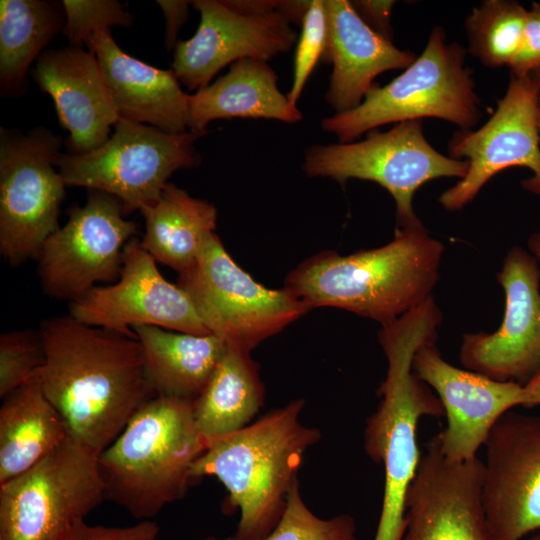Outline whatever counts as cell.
Masks as SVG:
<instances>
[{"instance_id": "6da1fadb", "label": "cell", "mask_w": 540, "mask_h": 540, "mask_svg": "<svg viewBox=\"0 0 540 540\" xmlns=\"http://www.w3.org/2000/svg\"><path fill=\"white\" fill-rule=\"evenodd\" d=\"M39 331L46 352L39 373L43 391L70 437L99 456L155 397L142 345L70 315L43 320Z\"/></svg>"}, {"instance_id": "7a4b0ae2", "label": "cell", "mask_w": 540, "mask_h": 540, "mask_svg": "<svg viewBox=\"0 0 540 540\" xmlns=\"http://www.w3.org/2000/svg\"><path fill=\"white\" fill-rule=\"evenodd\" d=\"M441 321V310L431 296L383 325L378 334L388 367L378 388L381 401L364 431L366 454L384 467L383 500L374 540H402L406 496L422 456L417 443L419 420L445 415L437 395L412 368L417 349L437 340Z\"/></svg>"}, {"instance_id": "3957f363", "label": "cell", "mask_w": 540, "mask_h": 540, "mask_svg": "<svg viewBox=\"0 0 540 540\" xmlns=\"http://www.w3.org/2000/svg\"><path fill=\"white\" fill-rule=\"evenodd\" d=\"M444 249L424 226L397 227L374 249L312 255L288 273L283 288L309 309L339 308L383 326L432 296Z\"/></svg>"}, {"instance_id": "277c9868", "label": "cell", "mask_w": 540, "mask_h": 540, "mask_svg": "<svg viewBox=\"0 0 540 540\" xmlns=\"http://www.w3.org/2000/svg\"><path fill=\"white\" fill-rule=\"evenodd\" d=\"M304 405L302 398L292 400L213 440L193 463V480L217 478L228 493L224 511H240L236 533L228 540H261L279 523L304 454L321 439L318 428L301 423Z\"/></svg>"}, {"instance_id": "5b68a950", "label": "cell", "mask_w": 540, "mask_h": 540, "mask_svg": "<svg viewBox=\"0 0 540 540\" xmlns=\"http://www.w3.org/2000/svg\"><path fill=\"white\" fill-rule=\"evenodd\" d=\"M193 402L155 396L98 456L105 500L141 521L185 497L193 463L207 449Z\"/></svg>"}, {"instance_id": "8992f818", "label": "cell", "mask_w": 540, "mask_h": 540, "mask_svg": "<svg viewBox=\"0 0 540 540\" xmlns=\"http://www.w3.org/2000/svg\"><path fill=\"white\" fill-rule=\"evenodd\" d=\"M465 56L460 44L447 43L444 30L435 27L421 55L402 74L384 86L374 85L353 110L324 117L323 130L338 143H350L381 125L422 118L471 129L481 118L480 98Z\"/></svg>"}, {"instance_id": "52a82bcc", "label": "cell", "mask_w": 540, "mask_h": 540, "mask_svg": "<svg viewBox=\"0 0 540 540\" xmlns=\"http://www.w3.org/2000/svg\"><path fill=\"white\" fill-rule=\"evenodd\" d=\"M467 160L445 156L427 141L421 120L397 123L362 141L314 145L305 150L303 170L309 177L372 181L386 189L396 205L399 228L424 226L413 209V197L425 183L441 177L462 179Z\"/></svg>"}, {"instance_id": "ba28073f", "label": "cell", "mask_w": 540, "mask_h": 540, "mask_svg": "<svg viewBox=\"0 0 540 540\" xmlns=\"http://www.w3.org/2000/svg\"><path fill=\"white\" fill-rule=\"evenodd\" d=\"M110 137L82 154L61 153L57 168L67 186L85 187L116 197L125 212L153 205L180 169L200 163L193 131L167 133L120 118Z\"/></svg>"}, {"instance_id": "9c48e42d", "label": "cell", "mask_w": 540, "mask_h": 540, "mask_svg": "<svg viewBox=\"0 0 540 540\" xmlns=\"http://www.w3.org/2000/svg\"><path fill=\"white\" fill-rule=\"evenodd\" d=\"M177 284L211 334L247 352L310 310L285 288L257 282L235 262L216 233L209 236L193 266L178 273Z\"/></svg>"}, {"instance_id": "30bf717a", "label": "cell", "mask_w": 540, "mask_h": 540, "mask_svg": "<svg viewBox=\"0 0 540 540\" xmlns=\"http://www.w3.org/2000/svg\"><path fill=\"white\" fill-rule=\"evenodd\" d=\"M103 500L98 455L69 436L33 467L0 484V540H55Z\"/></svg>"}, {"instance_id": "8fae6325", "label": "cell", "mask_w": 540, "mask_h": 540, "mask_svg": "<svg viewBox=\"0 0 540 540\" xmlns=\"http://www.w3.org/2000/svg\"><path fill=\"white\" fill-rule=\"evenodd\" d=\"M61 144L45 128L28 135L1 128L0 252L11 266L37 259L59 228L67 186L56 169Z\"/></svg>"}, {"instance_id": "7c38bea8", "label": "cell", "mask_w": 540, "mask_h": 540, "mask_svg": "<svg viewBox=\"0 0 540 540\" xmlns=\"http://www.w3.org/2000/svg\"><path fill=\"white\" fill-rule=\"evenodd\" d=\"M279 0H196V33L178 41L172 70L190 90L210 84L227 65L253 58L268 61L289 52L298 36Z\"/></svg>"}, {"instance_id": "4fadbf2b", "label": "cell", "mask_w": 540, "mask_h": 540, "mask_svg": "<svg viewBox=\"0 0 540 540\" xmlns=\"http://www.w3.org/2000/svg\"><path fill=\"white\" fill-rule=\"evenodd\" d=\"M539 108V87L533 75H511L490 119L476 131L454 133L448 144L450 155L459 160L464 157L469 169L440 195L439 202L446 210H461L493 176L515 166L532 172L522 186L540 195Z\"/></svg>"}, {"instance_id": "5bb4252c", "label": "cell", "mask_w": 540, "mask_h": 540, "mask_svg": "<svg viewBox=\"0 0 540 540\" xmlns=\"http://www.w3.org/2000/svg\"><path fill=\"white\" fill-rule=\"evenodd\" d=\"M120 200L91 190L84 206H74L67 222L43 244L38 275L46 295L69 302L99 282L119 278L126 243L137 227L124 218Z\"/></svg>"}, {"instance_id": "9a60e30c", "label": "cell", "mask_w": 540, "mask_h": 540, "mask_svg": "<svg viewBox=\"0 0 540 540\" xmlns=\"http://www.w3.org/2000/svg\"><path fill=\"white\" fill-rule=\"evenodd\" d=\"M69 315L84 324L134 338L133 328L139 325L211 334L186 291L163 277L156 260L136 237L123 249L117 282L95 286L69 302Z\"/></svg>"}, {"instance_id": "2e32d148", "label": "cell", "mask_w": 540, "mask_h": 540, "mask_svg": "<svg viewBox=\"0 0 540 540\" xmlns=\"http://www.w3.org/2000/svg\"><path fill=\"white\" fill-rule=\"evenodd\" d=\"M497 281L504 290L503 320L492 333H465V369L501 382L526 385L540 373V267L524 248L507 252Z\"/></svg>"}, {"instance_id": "e0dca14e", "label": "cell", "mask_w": 540, "mask_h": 540, "mask_svg": "<svg viewBox=\"0 0 540 540\" xmlns=\"http://www.w3.org/2000/svg\"><path fill=\"white\" fill-rule=\"evenodd\" d=\"M482 504L495 540L540 530V415L504 414L485 443Z\"/></svg>"}, {"instance_id": "ac0fdd59", "label": "cell", "mask_w": 540, "mask_h": 540, "mask_svg": "<svg viewBox=\"0 0 540 540\" xmlns=\"http://www.w3.org/2000/svg\"><path fill=\"white\" fill-rule=\"evenodd\" d=\"M412 368L435 391L444 408L447 424L436 438L450 462L476 458L496 422L512 408L537 406L525 385L496 381L450 364L436 341L417 349Z\"/></svg>"}, {"instance_id": "d6986e66", "label": "cell", "mask_w": 540, "mask_h": 540, "mask_svg": "<svg viewBox=\"0 0 540 540\" xmlns=\"http://www.w3.org/2000/svg\"><path fill=\"white\" fill-rule=\"evenodd\" d=\"M483 471L477 457L448 461L434 436L407 492L402 540H495L482 504Z\"/></svg>"}, {"instance_id": "ffe728a7", "label": "cell", "mask_w": 540, "mask_h": 540, "mask_svg": "<svg viewBox=\"0 0 540 540\" xmlns=\"http://www.w3.org/2000/svg\"><path fill=\"white\" fill-rule=\"evenodd\" d=\"M32 76L54 101L71 153L101 146L121 118L96 56L82 47L44 51Z\"/></svg>"}, {"instance_id": "44dd1931", "label": "cell", "mask_w": 540, "mask_h": 540, "mask_svg": "<svg viewBox=\"0 0 540 540\" xmlns=\"http://www.w3.org/2000/svg\"><path fill=\"white\" fill-rule=\"evenodd\" d=\"M324 4L328 29L321 60L333 66L325 100L335 113H344L362 103L379 74L406 69L417 56L369 28L350 1L324 0Z\"/></svg>"}, {"instance_id": "7402d4cb", "label": "cell", "mask_w": 540, "mask_h": 540, "mask_svg": "<svg viewBox=\"0 0 540 540\" xmlns=\"http://www.w3.org/2000/svg\"><path fill=\"white\" fill-rule=\"evenodd\" d=\"M86 47L98 60L121 118L167 133L189 130V94L172 69H159L126 54L110 30L95 35Z\"/></svg>"}, {"instance_id": "603a6c76", "label": "cell", "mask_w": 540, "mask_h": 540, "mask_svg": "<svg viewBox=\"0 0 540 540\" xmlns=\"http://www.w3.org/2000/svg\"><path fill=\"white\" fill-rule=\"evenodd\" d=\"M278 76L267 61L238 60L213 83L189 94L188 129L204 135L217 119L262 118L294 124L302 112L278 88Z\"/></svg>"}, {"instance_id": "cb8c5ba5", "label": "cell", "mask_w": 540, "mask_h": 540, "mask_svg": "<svg viewBox=\"0 0 540 540\" xmlns=\"http://www.w3.org/2000/svg\"><path fill=\"white\" fill-rule=\"evenodd\" d=\"M155 396L194 402L207 385L227 344L214 334L194 335L157 326L133 328Z\"/></svg>"}, {"instance_id": "d4e9b609", "label": "cell", "mask_w": 540, "mask_h": 540, "mask_svg": "<svg viewBox=\"0 0 540 540\" xmlns=\"http://www.w3.org/2000/svg\"><path fill=\"white\" fill-rule=\"evenodd\" d=\"M0 408V484L24 473L70 435L39 375L6 395Z\"/></svg>"}, {"instance_id": "484cf974", "label": "cell", "mask_w": 540, "mask_h": 540, "mask_svg": "<svg viewBox=\"0 0 540 540\" xmlns=\"http://www.w3.org/2000/svg\"><path fill=\"white\" fill-rule=\"evenodd\" d=\"M140 212L145 220L143 247L156 262L178 273L193 266L217 224L214 204L170 182L159 199Z\"/></svg>"}, {"instance_id": "4316f807", "label": "cell", "mask_w": 540, "mask_h": 540, "mask_svg": "<svg viewBox=\"0 0 540 540\" xmlns=\"http://www.w3.org/2000/svg\"><path fill=\"white\" fill-rule=\"evenodd\" d=\"M251 352L227 348L193 402V416L208 444L251 424L263 406L265 388Z\"/></svg>"}, {"instance_id": "83f0119b", "label": "cell", "mask_w": 540, "mask_h": 540, "mask_svg": "<svg viewBox=\"0 0 540 540\" xmlns=\"http://www.w3.org/2000/svg\"><path fill=\"white\" fill-rule=\"evenodd\" d=\"M60 3L43 0L0 2V86L4 95L21 92L32 63L64 30Z\"/></svg>"}, {"instance_id": "f1b7e54d", "label": "cell", "mask_w": 540, "mask_h": 540, "mask_svg": "<svg viewBox=\"0 0 540 540\" xmlns=\"http://www.w3.org/2000/svg\"><path fill=\"white\" fill-rule=\"evenodd\" d=\"M527 10L518 2L485 0L465 21L469 52L485 66L508 67L522 42Z\"/></svg>"}, {"instance_id": "f546056e", "label": "cell", "mask_w": 540, "mask_h": 540, "mask_svg": "<svg viewBox=\"0 0 540 540\" xmlns=\"http://www.w3.org/2000/svg\"><path fill=\"white\" fill-rule=\"evenodd\" d=\"M261 540H357L356 523L348 514L329 519L315 515L302 498L298 480L279 523Z\"/></svg>"}, {"instance_id": "4dcf8cb0", "label": "cell", "mask_w": 540, "mask_h": 540, "mask_svg": "<svg viewBox=\"0 0 540 540\" xmlns=\"http://www.w3.org/2000/svg\"><path fill=\"white\" fill-rule=\"evenodd\" d=\"M46 360L39 329L15 330L0 336V397L39 375Z\"/></svg>"}, {"instance_id": "1f68e13d", "label": "cell", "mask_w": 540, "mask_h": 540, "mask_svg": "<svg viewBox=\"0 0 540 540\" xmlns=\"http://www.w3.org/2000/svg\"><path fill=\"white\" fill-rule=\"evenodd\" d=\"M64 33L70 45L82 47L113 26L130 27L134 17L115 0H64Z\"/></svg>"}, {"instance_id": "d6a6232c", "label": "cell", "mask_w": 540, "mask_h": 540, "mask_svg": "<svg viewBox=\"0 0 540 540\" xmlns=\"http://www.w3.org/2000/svg\"><path fill=\"white\" fill-rule=\"evenodd\" d=\"M301 34L297 40L293 80L287 97L296 105L315 65L322 59L327 43V13L324 0H311L301 23Z\"/></svg>"}, {"instance_id": "836d02e7", "label": "cell", "mask_w": 540, "mask_h": 540, "mask_svg": "<svg viewBox=\"0 0 540 540\" xmlns=\"http://www.w3.org/2000/svg\"><path fill=\"white\" fill-rule=\"evenodd\" d=\"M159 534L157 523L146 520L126 527L89 525L85 520L68 528L55 540H156Z\"/></svg>"}, {"instance_id": "e575fe53", "label": "cell", "mask_w": 540, "mask_h": 540, "mask_svg": "<svg viewBox=\"0 0 540 540\" xmlns=\"http://www.w3.org/2000/svg\"><path fill=\"white\" fill-rule=\"evenodd\" d=\"M511 75L522 77L540 68V3H533L527 18L521 46L509 66Z\"/></svg>"}, {"instance_id": "d590c367", "label": "cell", "mask_w": 540, "mask_h": 540, "mask_svg": "<svg viewBox=\"0 0 540 540\" xmlns=\"http://www.w3.org/2000/svg\"><path fill=\"white\" fill-rule=\"evenodd\" d=\"M350 2L356 13L369 28L383 38L392 41L391 14L395 1L355 0Z\"/></svg>"}, {"instance_id": "8d00e7d4", "label": "cell", "mask_w": 540, "mask_h": 540, "mask_svg": "<svg viewBox=\"0 0 540 540\" xmlns=\"http://www.w3.org/2000/svg\"><path fill=\"white\" fill-rule=\"evenodd\" d=\"M189 1L158 0L165 17V46L168 50L175 48L178 33L189 16Z\"/></svg>"}, {"instance_id": "74e56055", "label": "cell", "mask_w": 540, "mask_h": 540, "mask_svg": "<svg viewBox=\"0 0 540 540\" xmlns=\"http://www.w3.org/2000/svg\"><path fill=\"white\" fill-rule=\"evenodd\" d=\"M528 247L535 259L540 261V228L529 237Z\"/></svg>"}, {"instance_id": "f35d334b", "label": "cell", "mask_w": 540, "mask_h": 540, "mask_svg": "<svg viewBox=\"0 0 540 540\" xmlns=\"http://www.w3.org/2000/svg\"><path fill=\"white\" fill-rule=\"evenodd\" d=\"M525 387L535 397L537 406H540V373L531 379Z\"/></svg>"}, {"instance_id": "ab89813d", "label": "cell", "mask_w": 540, "mask_h": 540, "mask_svg": "<svg viewBox=\"0 0 540 540\" xmlns=\"http://www.w3.org/2000/svg\"><path fill=\"white\" fill-rule=\"evenodd\" d=\"M539 87V102H540V68L532 73Z\"/></svg>"}, {"instance_id": "60d3db41", "label": "cell", "mask_w": 540, "mask_h": 540, "mask_svg": "<svg viewBox=\"0 0 540 540\" xmlns=\"http://www.w3.org/2000/svg\"><path fill=\"white\" fill-rule=\"evenodd\" d=\"M528 540H540V530L534 533Z\"/></svg>"}, {"instance_id": "b9f144b4", "label": "cell", "mask_w": 540, "mask_h": 540, "mask_svg": "<svg viewBox=\"0 0 540 540\" xmlns=\"http://www.w3.org/2000/svg\"><path fill=\"white\" fill-rule=\"evenodd\" d=\"M204 540H220V539L215 538V537H207V538H205Z\"/></svg>"}, {"instance_id": "7bdbcfd3", "label": "cell", "mask_w": 540, "mask_h": 540, "mask_svg": "<svg viewBox=\"0 0 540 540\" xmlns=\"http://www.w3.org/2000/svg\"><path fill=\"white\" fill-rule=\"evenodd\" d=\"M538 121H539V130H540V108H539V114H538Z\"/></svg>"}]
</instances>
